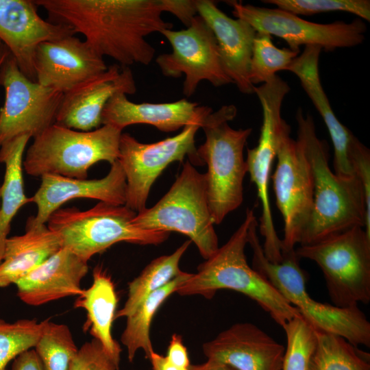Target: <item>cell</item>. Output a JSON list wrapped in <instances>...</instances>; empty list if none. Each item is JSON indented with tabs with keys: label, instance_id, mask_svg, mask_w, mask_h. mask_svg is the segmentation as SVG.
<instances>
[{
	"label": "cell",
	"instance_id": "obj_1",
	"mask_svg": "<svg viewBox=\"0 0 370 370\" xmlns=\"http://www.w3.org/2000/svg\"><path fill=\"white\" fill-rule=\"evenodd\" d=\"M51 22L71 27L101 57L121 66L148 65L155 49L145 39L171 29L162 18L158 0H36Z\"/></svg>",
	"mask_w": 370,
	"mask_h": 370
},
{
	"label": "cell",
	"instance_id": "obj_43",
	"mask_svg": "<svg viewBox=\"0 0 370 370\" xmlns=\"http://www.w3.org/2000/svg\"><path fill=\"white\" fill-rule=\"evenodd\" d=\"M10 55L8 47L0 40V73L4 62Z\"/></svg>",
	"mask_w": 370,
	"mask_h": 370
},
{
	"label": "cell",
	"instance_id": "obj_39",
	"mask_svg": "<svg viewBox=\"0 0 370 370\" xmlns=\"http://www.w3.org/2000/svg\"><path fill=\"white\" fill-rule=\"evenodd\" d=\"M165 357L169 362L179 367L189 368L191 365L182 336L177 334L172 335Z\"/></svg>",
	"mask_w": 370,
	"mask_h": 370
},
{
	"label": "cell",
	"instance_id": "obj_10",
	"mask_svg": "<svg viewBox=\"0 0 370 370\" xmlns=\"http://www.w3.org/2000/svg\"><path fill=\"white\" fill-rule=\"evenodd\" d=\"M290 87L280 77L275 75L269 82L254 87L262 110V124L256 147L247 149L246 163L251 181L255 184L261 204L262 214L259 231L264 237L263 251L273 262L282 260V240L278 236L271 213L269 186L271 169L276 158L278 144L285 120L281 108Z\"/></svg>",
	"mask_w": 370,
	"mask_h": 370
},
{
	"label": "cell",
	"instance_id": "obj_21",
	"mask_svg": "<svg viewBox=\"0 0 370 370\" xmlns=\"http://www.w3.org/2000/svg\"><path fill=\"white\" fill-rule=\"evenodd\" d=\"M197 10L215 37L226 74L241 92L254 93L250 66L256 30L246 21L228 16L212 1H198Z\"/></svg>",
	"mask_w": 370,
	"mask_h": 370
},
{
	"label": "cell",
	"instance_id": "obj_6",
	"mask_svg": "<svg viewBox=\"0 0 370 370\" xmlns=\"http://www.w3.org/2000/svg\"><path fill=\"white\" fill-rule=\"evenodd\" d=\"M136 212L125 205L99 201L92 208H59L47 221V227L65 248L88 261L119 242L157 245L166 241L169 232L143 230L132 223Z\"/></svg>",
	"mask_w": 370,
	"mask_h": 370
},
{
	"label": "cell",
	"instance_id": "obj_9",
	"mask_svg": "<svg viewBox=\"0 0 370 370\" xmlns=\"http://www.w3.org/2000/svg\"><path fill=\"white\" fill-rule=\"evenodd\" d=\"M363 228L354 226L295 249L299 258L320 267L336 306L370 301V238Z\"/></svg>",
	"mask_w": 370,
	"mask_h": 370
},
{
	"label": "cell",
	"instance_id": "obj_16",
	"mask_svg": "<svg viewBox=\"0 0 370 370\" xmlns=\"http://www.w3.org/2000/svg\"><path fill=\"white\" fill-rule=\"evenodd\" d=\"M30 0H0V40L8 47L21 71L36 81L34 56L42 42L75 35L66 25L40 16Z\"/></svg>",
	"mask_w": 370,
	"mask_h": 370
},
{
	"label": "cell",
	"instance_id": "obj_32",
	"mask_svg": "<svg viewBox=\"0 0 370 370\" xmlns=\"http://www.w3.org/2000/svg\"><path fill=\"white\" fill-rule=\"evenodd\" d=\"M300 50L278 48L271 36L258 34L254 40L250 66V81L254 84L266 83L276 75L278 71L286 70Z\"/></svg>",
	"mask_w": 370,
	"mask_h": 370
},
{
	"label": "cell",
	"instance_id": "obj_35",
	"mask_svg": "<svg viewBox=\"0 0 370 370\" xmlns=\"http://www.w3.org/2000/svg\"><path fill=\"white\" fill-rule=\"evenodd\" d=\"M262 2L297 16L342 11L370 21L369 0H264Z\"/></svg>",
	"mask_w": 370,
	"mask_h": 370
},
{
	"label": "cell",
	"instance_id": "obj_15",
	"mask_svg": "<svg viewBox=\"0 0 370 370\" xmlns=\"http://www.w3.org/2000/svg\"><path fill=\"white\" fill-rule=\"evenodd\" d=\"M160 34L170 42L172 51L158 56L156 62L165 76L184 75V95L191 96L203 80L216 87L233 83L223 67L215 37L199 14L186 29H166Z\"/></svg>",
	"mask_w": 370,
	"mask_h": 370
},
{
	"label": "cell",
	"instance_id": "obj_7",
	"mask_svg": "<svg viewBox=\"0 0 370 370\" xmlns=\"http://www.w3.org/2000/svg\"><path fill=\"white\" fill-rule=\"evenodd\" d=\"M121 134L109 125L81 132L54 123L33 138L24 154L23 170L34 177L86 179L93 164L100 161L112 164L118 160Z\"/></svg>",
	"mask_w": 370,
	"mask_h": 370
},
{
	"label": "cell",
	"instance_id": "obj_20",
	"mask_svg": "<svg viewBox=\"0 0 370 370\" xmlns=\"http://www.w3.org/2000/svg\"><path fill=\"white\" fill-rule=\"evenodd\" d=\"M208 360L236 370H282L285 347L251 323H237L204 343Z\"/></svg>",
	"mask_w": 370,
	"mask_h": 370
},
{
	"label": "cell",
	"instance_id": "obj_38",
	"mask_svg": "<svg viewBox=\"0 0 370 370\" xmlns=\"http://www.w3.org/2000/svg\"><path fill=\"white\" fill-rule=\"evenodd\" d=\"M162 12H169L175 16L186 27L198 15L195 0H158Z\"/></svg>",
	"mask_w": 370,
	"mask_h": 370
},
{
	"label": "cell",
	"instance_id": "obj_26",
	"mask_svg": "<svg viewBox=\"0 0 370 370\" xmlns=\"http://www.w3.org/2000/svg\"><path fill=\"white\" fill-rule=\"evenodd\" d=\"M117 296L110 277L101 268L95 267L93 282L84 289L74 303L75 308L87 312L85 330L103 347L108 354L119 365L121 348L112 336V325L115 318Z\"/></svg>",
	"mask_w": 370,
	"mask_h": 370
},
{
	"label": "cell",
	"instance_id": "obj_12",
	"mask_svg": "<svg viewBox=\"0 0 370 370\" xmlns=\"http://www.w3.org/2000/svg\"><path fill=\"white\" fill-rule=\"evenodd\" d=\"M277 164L271 175L276 204L284 221L282 251L299 243L313 208V178L301 143L291 136L285 121L278 144Z\"/></svg>",
	"mask_w": 370,
	"mask_h": 370
},
{
	"label": "cell",
	"instance_id": "obj_2",
	"mask_svg": "<svg viewBox=\"0 0 370 370\" xmlns=\"http://www.w3.org/2000/svg\"><path fill=\"white\" fill-rule=\"evenodd\" d=\"M297 139L301 143L313 178V208L299 242L306 245L354 226L365 227L366 197L359 179L336 175L329 165V148L316 134L312 117L296 112Z\"/></svg>",
	"mask_w": 370,
	"mask_h": 370
},
{
	"label": "cell",
	"instance_id": "obj_33",
	"mask_svg": "<svg viewBox=\"0 0 370 370\" xmlns=\"http://www.w3.org/2000/svg\"><path fill=\"white\" fill-rule=\"evenodd\" d=\"M286 336L282 370H308L317 341V331L301 316L283 326Z\"/></svg>",
	"mask_w": 370,
	"mask_h": 370
},
{
	"label": "cell",
	"instance_id": "obj_13",
	"mask_svg": "<svg viewBox=\"0 0 370 370\" xmlns=\"http://www.w3.org/2000/svg\"><path fill=\"white\" fill-rule=\"evenodd\" d=\"M5 99L0 108V147L22 135L35 138L56 123L63 92L27 77L10 55L0 73Z\"/></svg>",
	"mask_w": 370,
	"mask_h": 370
},
{
	"label": "cell",
	"instance_id": "obj_5",
	"mask_svg": "<svg viewBox=\"0 0 370 370\" xmlns=\"http://www.w3.org/2000/svg\"><path fill=\"white\" fill-rule=\"evenodd\" d=\"M237 113L234 105L222 106L211 112L201 127L206 140L197 149L204 164L206 193L214 224L238 208L243 201V180L247 173L243 150L252 129H234L228 122Z\"/></svg>",
	"mask_w": 370,
	"mask_h": 370
},
{
	"label": "cell",
	"instance_id": "obj_28",
	"mask_svg": "<svg viewBox=\"0 0 370 370\" xmlns=\"http://www.w3.org/2000/svg\"><path fill=\"white\" fill-rule=\"evenodd\" d=\"M191 275L182 271L166 286L150 294L126 318V325L121 334V343L126 347L127 358L132 362L136 352L142 349L146 358L153 352L150 339L153 318L164 301Z\"/></svg>",
	"mask_w": 370,
	"mask_h": 370
},
{
	"label": "cell",
	"instance_id": "obj_19",
	"mask_svg": "<svg viewBox=\"0 0 370 370\" xmlns=\"http://www.w3.org/2000/svg\"><path fill=\"white\" fill-rule=\"evenodd\" d=\"M40 178L39 188L30 197V202L37 206V213L27 220L37 225L45 224L53 212L75 198L94 199L116 205H125L126 202V179L118 160L100 179H77L58 175H44Z\"/></svg>",
	"mask_w": 370,
	"mask_h": 370
},
{
	"label": "cell",
	"instance_id": "obj_44",
	"mask_svg": "<svg viewBox=\"0 0 370 370\" xmlns=\"http://www.w3.org/2000/svg\"><path fill=\"white\" fill-rule=\"evenodd\" d=\"M0 200H1V193H0ZM0 206H1V202H0Z\"/></svg>",
	"mask_w": 370,
	"mask_h": 370
},
{
	"label": "cell",
	"instance_id": "obj_41",
	"mask_svg": "<svg viewBox=\"0 0 370 370\" xmlns=\"http://www.w3.org/2000/svg\"><path fill=\"white\" fill-rule=\"evenodd\" d=\"M151 360L153 370H190L189 368L177 367L167 360L165 356L154 351L149 358Z\"/></svg>",
	"mask_w": 370,
	"mask_h": 370
},
{
	"label": "cell",
	"instance_id": "obj_24",
	"mask_svg": "<svg viewBox=\"0 0 370 370\" xmlns=\"http://www.w3.org/2000/svg\"><path fill=\"white\" fill-rule=\"evenodd\" d=\"M321 50L319 46H306L301 54L293 60L286 70L298 77L328 128L334 147V173L345 178L355 177L348 153L353 134L336 118L321 83L319 60Z\"/></svg>",
	"mask_w": 370,
	"mask_h": 370
},
{
	"label": "cell",
	"instance_id": "obj_22",
	"mask_svg": "<svg viewBox=\"0 0 370 370\" xmlns=\"http://www.w3.org/2000/svg\"><path fill=\"white\" fill-rule=\"evenodd\" d=\"M212 112L208 106L185 99L171 103H135L125 93L113 95L105 106L101 125H109L120 130L134 124H148L160 131L171 132L190 124L201 126Z\"/></svg>",
	"mask_w": 370,
	"mask_h": 370
},
{
	"label": "cell",
	"instance_id": "obj_4",
	"mask_svg": "<svg viewBox=\"0 0 370 370\" xmlns=\"http://www.w3.org/2000/svg\"><path fill=\"white\" fill-rule=\"evenodd\" d=\"M258 222L248 232L253 251V268L263 275L282 297L297 309L315 330L341 336L353 345L370 346V323L358 305L342 308L316 301L306 288V274L299 264L295 249L282 251L280 262L269 260L258 236Z\"/></svg>",
	"mask_w": 370,
	"mask_h": 370
},
{
	"label": "cell",
	"instance_id": "obj_37",
	"mask_svg": "<svg viewBox=\"0 0 370 370\" xmlns=\"http://www.w3.org/2000/svg\"><path fill=\"white\" fill-rule=\"evenodd\" d=\"M119 366L101 344L93 338L78 349L69 370H118Z\"/></svg>",
	"mask_w": 370,
	"mask_h": 370
},
{
	"label": "cell",
	"instance_id": "obj_23",
	"mask_svg": "<svg viewBox=\"0 0 370 370\" xmlns=\"http://www.w3.org/2000/svg\"><path fill=\"white\" fill-rule=\"evenodd\" d=\"M88 262L61 248L14 284L24 303L38 306L66 297L78 296L81 282L88 273Z\"/></svg>",
	"mask_w": 370,
	"mask_h": 370
},
{
	"label": "cell",
	"instance_id": "obj_8",
	"mask_svg": "<svg viewBox=\"0 0 370 370\" xmlns=\"http://www.w3.org/2000/svg\"><path fill=\"white\" fill-rule=\"evenodd\" d=\"M132 223L143 230L175 231L187 236L205 260L219 247L208 205L205 174L189 160L183 164L169 191L153 206L138 212Z\"/></svg>",
	"mask_w": 370,
	"mask_h": 370
},
{
	"label": "cell",
	"instance_id": "obj_11",
	"mask_svg": "<svg viewBox=\"0 0 370 370\" xmlns=\"http://www.w3.org/2000/svg\"><path fill=\"white\" fill-rule=\"evenodd\" d=\"M201 127L190 124L177 135L153 143H143L127 133H122L118 161L126 179L125 206L136 213L146 208L150 189L163 170L175 161L188 157L192 164L204 165L195 145Z\"/></svg>",
	"mask_w": 370,
	"mask_h": 370
},
{
	"label": "cell",
	"instance_id": "obj_40",
	"mask_svg": "<svg viewBox=\"0 0 370 370\" xmlns=\"http://www.w3.org/2000/svg\"><path fill=\"white\" fill-rule=\"evenodd\" d=\"M10 370H45V368L35 349H30L14 360Z\"/></svg>",
	"mask_w": 370,
	"mask_h": 370
},
{
	"label": "cell",
	"instance_id": "obj_25",
	"mask_svg": "<svg viewBox=\"0 0 370 370\" xmlns=\"http://www.w3.org/2000/svg\"><path fill=\"white\" fill-rule=\"evenodd\" d=\"M61 248L59 238L47 225L27 221L23 234L5 241L0 262V287L15 284Z\"/></svg>",
	"mask_w": 370,
	"mask_h": 370
},
{
	"label": "cell",
	"instance_id": "obj_34",
	"mask_svg": "<svg viewBox=\"0 0 370 370\" xmlns=\"http://www.w3.org/2000/svg\"><path fill=\"white\" fill-rule=\"evenodd\" d=\"M41 322L20 319L7 322L0 319V370L23 352L33 349L40 335Z\"/></svg>",
	"mask_w": 370,
	"mask_h": 370
},
{
	"label": "cell",
	"instance_id": "obj_14",
	"mask_svg": "<svg viewBox=\"0 0 370 370\" xmlns=\"http://www.w3.org/2000/svg\"><path fill=\"white\" fill-rule=\"evenodd\" d=\"M233 15L248 23L258 34L284 39L292 50L300 45L319 46L326 51L352 47L365 40L367 27L361 19L351 23L322 24L308 21L279 8H268L230 1Z\"/></svg>",
	"mask_w": 370,
	"mask_h": 370
},
{
	"label": "cell",
	"instance_id": "obj_42",
	"mask_svg": "<svg viewBox=\"0 0 370 370\" xmlns=\"http://www.w3.org/2000/svg\"><path fill=\"white\" fill-rule=\"evenodd\" d=\"M189 369L190 370H236L225 363L208 359L202 364L190 365Z\"/></svg>",
	"mask_w": 370,
	"mask_h": 370
},
{
	"label": "cell",
	"instance_id": "obj_3",
	"mask_svg": "<svg viewBox=\"0 0 370 370\" xmlns=\"http://www.w3.org/2000/svg\"><path fill=\"white\" fill-rule=\"evenodd\" d=\"M256 219L251 209L230 239L203 263L177 289L180 295H202L212 298L221 289L233 290L255 301L282 327L291 319L301 316L275 287L247 261L245 247L249 229Z\"/></svg>",
	"mask_w": 370,
	"mask_h": 370
},
{
	"label": "cell",
	"instance_id": "obj_17",
	"mask_svg": "<svg viewBox=\"0 0 370 370\" xmlns=\"http://www.w3.org/2000/svg\"><path fill=\"white\" fill-rule=\"evenodd\" d=\"M107 69L103 58L74 35L43 42L35 52L36 81L63 93Z\"/></svg>",
	"mask_w": 370,
	"mask_h": 370
},
{
	"label": "cell",
	"instance_id": "obj_36",
	"mask_svg": "<svg viewBox=\"0 0 370 370\" xmlns=\"http://www.w3.org/2000/svg\"><path fill=\"white\" fill-rule=\"evenodd\" d=\"M348 153L354 173L365 190L367 208L365 230L370 238V151L353 134L349 144Z\"/></svg>",
	"mask_w": 370,
	"mask_h": 370
},
{
	"label": "cell",
	"instance_id": "obj_31",
	"mask_svg": "<svg viewBox=\"0 0 370 370\" xmlns=\"http://www.w3.org/2000/svg\"><path fill=\"white\" fill-rule=\"evenodd\" d=\"M41 323V333L34 349L45 370H69L78 352L69 328L49 319Z\"/></svg>",
	"mask_w": 370,
	"mask_h": 370
},
{
	"label": "cell",
	"instance_id": "obj_27",
	"mask_svg": "<svg viewBox=\"0 0 370 370\" xmlns=\"http://www.w3.org/2000/svg\"><path fill=\"white\" fill-rule=\"evenodd\" d=\"M19 136L0 147V162L5 164L3 182L0 186V262L12 219L20 208L30 202L25 193L23 161L30 139Z\"/></svg>",
	"mask_w": 370,
	"mask_h": 370
},
{
	"label": "cell",
	"instance_id": "obj_30",
	"mask_svg": "<svg viewBox=\"0 0 370 370\" xmlns=\"http://www.w3.org/2000/svg\"><path fill=\"white\" fill-rule=\"evenodd\" d=\"M317 336L308 370H370L369 355L344 338L319 331Z\"/></svg>",
	"mask_w": 370,
	"mask_h": 370
},
{
	"label": "cell",
	"instance_id": "obj_18",
	"mask_svg": "<svg viewBox=\"0 0 370 370\" xmlns=\"http://www.w3.org/2000/svg\"><path fill=\"white\" fill-rule=\"evenodd\" d=\"M136 87L129 66L113 64L96 75L63 93L56 123L81 132L101 125V114L115 94H134Z\"/></svg>",
	"mask_w": 370,
	"mask_h": 370
},
{
	"label": "cell",
	"instance_id": "obj_29",
	"mask_svg": "<svg viewBox=\"0 0 370 370\" xmlns=\"http://www.w3.org/2000/svg\"><path fill=\"white\" fill-rule=\"evenodd\" d=\"M192 241L188 240L173 253L152 260L128 285L127 298L115 318L126 317L150 294L166 286L182 271L179 264Z\"/></svg>",
	"mask_w": 370,
	"mask_h": 370
}]
</instances>
